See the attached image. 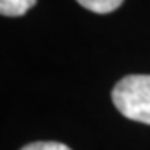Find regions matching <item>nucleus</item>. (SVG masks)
Instances as JSON below:
<instances>
[{
    "label": "nucleus",
    "mask_w": 150,
    "mask_h": 150,
    "mask_svg": "<svg viewBox=\"0 0 150 150\" xmlns=\"http://www.w3.org/2000/svg\"><path fill=\"white\" fill-rule=\"evenodd\" d=\"M20 150H72V149H69L65 144H60V142H33V144L25 145Z\"/></svg>",
    "instance_id": "20e7f679"
},
{
    "label": "nucleus",
    "mask_w": 150,
    "mask_h": 150,
    "mask_svg": "<svg viewBox=\"0 0 150 150\" xmlns=\"http://www.w3.org/2000/svg\"><path fill=\"white\" fill-rule=\"evenodd\" d=\"M82 7L95 13H108L117 10L123 4V0H77Z\"/></svg>",
    "instance_id": "7ed1b4c3"
},
{
    "label": "nucleus",
    "mask_w": 150,
    "mask_h": 150,
    "mask_svg": "<svg viewBox=\"0 0 150 150\" xmlns=\"http://www.w3.org/2000/svg\"><path fill=\"white\" fill-rule=\"evenodd\" d=\"M112 100L123 117L150 125V75H127L112 90Z\"/></svg>",
    "instance_id": "f257e3e1"
},
{
    "label": "nucleus",
    "mask_w": 150,
    "mask_h": 150,
    "mask_svg": "<svg viewBox=\"0 0 150 150\" xmlns=\"http://www.w3.org/2000/svg\"><path fill=\"white\" fill-rule=\"evenodd\" d=\"M35 4L37 0H0V13L5 17H20Z\"/></svg>",
    "instance_id": "f03ea898"
}]
</instances>
